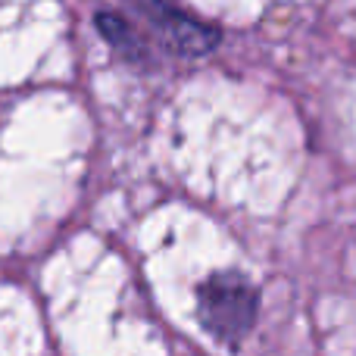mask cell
I'll return each instance as SVG.
<instances>
[{
    "mask_svg": "<svg viewBox=\"0 0 356 356\" xmlns=\"http://www.w3.org/2000/svg\"><path fill=\"white\" fill-rule=\"evenodd\" d=\"M259 291L241 272H213L197 288V319L203 332L225 347H241L257 325Z\"/></svg>",
    "mask_w": 356,
    "mask_h": 356,
    "instance_id": "obj_1",
    "label": "cell"
},
{
    "mask_svg": "<svg viewBox=\"0 0 356 356\" xmlns=\"http://www.w3.org/2000/svg\"><path fill=\"white\" fill-rule=\"evenodd\" d=\"M122 3L154 29L163 47L184 56V60H200L222 44V31L216 25L188 16L169 0H122Z\"/></svg>",
    "mask_w": 356,
    "mask_h": 356,
    "instance_id": "obj_2",
    "label": "cell"
},
{
    "mask_svg": "<svg viewBox=\"0 0 356 356\" xmlns=\"http://www.w3.org/2000/svg\"><path fill=\"white\" fill-rule=\"evenodd\" d=\"M94 25H97V31L106 38V44H110L125 63L141 66V69H147L150 63H154V54H150L147 41H144L129 25V19H122L119 13H104V10L94 13Z\"/></svg>",
    "mask_w": 356,
    "mask_h": 356,
    "instance_id": "obj_3",
    "label": "cell"
}]
</instances>
